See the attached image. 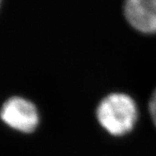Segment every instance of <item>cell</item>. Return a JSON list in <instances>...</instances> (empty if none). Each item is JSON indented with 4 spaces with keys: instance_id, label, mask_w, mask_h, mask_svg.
Listing matches in <instances>:
<instances>
[{
    "instance_id": "obj_2",
    "label": "cell",
    "mask_w": 156,
    "mask_h": 156,
    "mask_svg": "<svg viewBox=\"0 0 156 156\" xmlns=\"http://www.w3.org/2000/svg\"><path fill=\"white\" fill-rule=\"evenodd\" d=\"M1 118L12 129L30 134L36 130L39 124L38 111L30 101L20 96H13L4 103Z\"/></svg>"
},
{
    "instance_id": "obj_1",
    "label": "cell",
    "mask_w": 156,
    "mask_h": 156,
    "mask_svg": "<svg viewBox=\"0 0 156 156\" xmlns=\"http://www.w3.org/2000/svg\"><path fill=\"white\" fill-rule=\"evenodd\" d=\"M96 115L101 126L108 134L123 136L134 128L138 119V108L131 96L112 93L101 101Z\"/></svg>"
},
{
    "instance_id": "obj_4",
    "label": "cell",
    "mask_w": 156,
    "mask_h": 156,
    "mask_svg": "<svg viewBox=\"0 0 156 156\" xmlns=\"http://www.w3.org/2000/svg\"><path fill=\"white\" fill-rule=\"evenodd\" d=\"M149 113L152 121L156 127V89L154 91L149 101Z\"/></svg>"
},
{
    "instance_id": "obj_3",
    "label": "cell",
    "mask_w": 156,
    "mask_h": 156,
    "mask_svg": "<svg viewBox=\"0 0 156 156\" xmlns=\"http://www.w3.org/2000/svg\"><path fill=\"white\" fill-rule=\"evenodd\" d=\"M125 17L141 33H156V0H126Z\"/></svg>"
}]
</instances>
